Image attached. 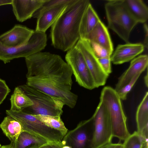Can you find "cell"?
Masks as SVG:
<instances>
[{
    "label": "cell",
    "instance_id": "obj_1",
    "mask_svg": "<svg viewBox=\"0 0 148 148\" xmlns=\"http://www.w3.org/2000/svg\"><path fill=\"white\" fill-rule=\"evenodd\" d=\"M25 58L27 69L26 84L71 108L75 107L78 96L71 91L72 71L60 56L40 52Z\"/></svg>",
    "mask_w": 148,
    "mask_h": 148
},
{
    "label": "cell",
    "instance_id": "obj_2",
    "mask_svg": "<svg viewBox=\"0 0 148 148\" xmlns=\"http://www.w3.org/2000/svg\"><path fill=\"white\" fill-rule=\"evenodd\" d=\"M90 3L88 0H71L52 25L50 37L56 48L68 51L80 38L79 29L83 15Z\"/></svg>",
    "mask_w": 148,
    "mask_h": 148
},
{
    "label": "cell",
    "instance_id": "obj_3",
    "mask_svg": "<svg viewBox=\"0 0 148 148\" xmlns=\"http://www.w3.org/2000/svg\"><path fill=\"white\" fill-rule=\"evenodd\" d=\"M100 98L105 106L111 125L113 137L124 141L131 134L127 128V118L123 111L121 100L114 89L110 86L103 88Z\"/></svg>",
    "mask_w": 148,
    "mask_h": 148
},
{
    "label": "cell",
    "instance_id": "obj_4",
    "mask_svg": "<svg viewBox=\"0 0 148 148\" xmlns=\"http://www.w3.org/2000/svg\"><path fill=\"white\" fill-rule=\"evenodd\" d=\"M105 8L108 27L129 43L131 32L138 23L129 11L124 0H108Z\"/></svg>",
    "mask_w": 148,
    "mask_h": 148
},
{
    "label": "cell",
    "instance_id": "obj_5",
    "mask_svg": "<svg viewBox=\"0 0 148 148\" xmlns=\"http://www.w3.org/2000/svg\"><path fill=\"white\" fill-rule=\"evenodd\" d=\"M6 112L21 123L23 131L40 136L49 142H61L67 133L55 128L45 121L23 111L7 110Z\"/></svg>",
    "mask_w": 148,
    "mask_h": 148
},
{
    "label": "cell",
    "instance_id": "obj_6",
    "mask_svg": "<svg viewBox=\"0 0 148 148\" xmlns=\"http://www.w3.org/2000/svg\"><path fill=\"white\" fill-rule=\"evenodd\" d=\"M19 87L33 103L22 111L33 115L61 116L62 115L64 105L60 101L27 84Z\"/></svg>",
    "mask_w": 148,
    "mask_h": 148
},
{
    "label": "cell",
    "instance_id": "obj_7",
    "mask_svg": "<svg viewBox=\"0 0 148 148\" xmlns=\"http://www.w3.org/2000/svg\"><path fill=\"white\" fill-rule=\"evenodd\" d=\"M45 32L35 30L25 45L16 47H6L0 42V60L5 64L15 58H25L44 49L47 44Z\"/></svg>",
    "mask_w": 148,
    "mask_h": 148
},
{
    "label": "cell",
    "instance_id": "obj_8",
    "mask_svg": "<svg viewBox=\"0 0 148 148\" xmlns=\"http://www.w3.org/2000/svg\"><path fill=\"white\" fill-rule=\"evenodd\" d=\"M71 0H47L34 14L37 18L36 30L45 32L56 21Z\"/></svg>",
    "mask_w": 148,
    "mask_h": 148
},
{
    "label": "cell",
    "instance_id": "obj_9",
    "mask_svg": "<svg viewBox=\"0 0 148 148\" xmlns=\"http://www.w3.org/2000/svg\"><path fill=\"white\" fill-rule=\"evenodd\" d=\"M92 117L94 130L93 148H99L111 143L113 137L111 125L105 106L101 100Z\"/></svg>",
    "mask_w": 148,
    "mask_h": 148
},
{
    "label": "cell",
    "instance_id": "obj_10",
    "mask_svg": "<svg viewBox=\"0 0 148 148\" xmlns=\"http://www.w3.org/2000/svg\"><path fill=\"white\" fill-rule=\"evenodd\" d=\"M65 58L72 70L76 82L80 86L89 90L95 88L93 79L85 61L75 46L67 51Z\"/></svg>",
    "mask_w": 148,
    "mask_h": 148
},
{
    "label": "cell",
    "instance_id": "obj_11",
    "mask_svg": "<svg viewBox=\"0 0 148 148\" xmlns=\"http://www.w3.org/2000/svg\"><path fill=\"white\" fill-rule=\"evenodd\" d=\"M93 138L92 116L80 122L75 129L67 133L62 140L70 148H93Z\"/></svg>",
    "mask_w": 148,
    "mask_h": 148
},
{
    "label": "cell",
    "instance_id": "obj_12",
    "mask_svg": "<svg viewBox=\"0 0 148 148\" xmlns=\"http://www.w3.org/2000/svg\"><path fill=\"white\" fill-rule=\"evenodd\" d=\"M75 46L85 61L93 79L95 88L104 85L109 75L103 69L89 41L79 39Z\"/></svg>",
    "mask_w": 148,
    "mask_h": 148
},
{
    "label": "cell",
    "instance_id": "obj_13",
    "mask_svg": "<svg viewBox=\"0 0 148 148\" xmlns=\"http://www.w3.org/2000/svg\"><path fill=\"white\" fill-rule=\"evenodd\" d=\"M34 31L26 26L16 25L0 36V42L9 47L21 46L27 43Z\"/></svg>",
    "mask_w": 148,
    "mask_h": 148
},
{
    "label": "cell",
    "instance_id": "obj_14",
    "mask_svg": "<svg viewBox=\"0 0 148 148\" xmlns=\"http://www.w3.org/2000/svg\"><path fill=\"white\" fill-rule=\"evenodd\" d=\"M47 0H12L11 5L16 19L23 22L33 16L34 14Z\"/></svg>",
    "mask_w": 148,
    "mask_h": 148
},
{
    "label": "cell",
    "instance_id": "obj_15",
    "mask_svg": "<svg viewBox=\"0 0 148 148\" xmlns=\"http://www.w3.org/2000/svg\"><path fill=\"white\" fill-rule=\"evenodd\" d=\"M148 56L140 55L131 61L128 68L118 78L115 90L117 92L129 83L137 74L140 73L148 67Z\"/></svg>",
    "mask_w": 148,
    "mask_h": 148
},
{
    "label": "cell",
    "instance_id": "obj_16",
    "mask_svg": "<svg viewBox=\"0 0 148 148\" xmlns=\"http://www.w3.org/2000/svg\"><path fill=\"white\" fill-rule=\"evenodd\" d=\"M144 48L143 44L140 43L119 45L111 56V62L115 64L128 62L142 53Z\"/></svg>",
    "mask_w": 148,
    "mask_h": 148
},
{
    "label": "cell",
    "instance_id": "obj_17",
    "mask_svg": "<svg viewBox=\"0 0 148 148\" xmlns=\"http://www.w3.org/2000/svg\"><path fill=\"white\" fill-rule=\"evenodd\" d=\"M86 40L99 45L105 48L111 56L112 55L113 44L107 28L101 20L90 32Z\"/></svg>",
    "mask_w": 148,
    "mask_h": 148
},
{
    "label": "cell",
    "instance_id": "obj_18",
    "mask_svg": "<svg viewBox=\"0 0 148 148\" xmlns=\"http://www.w3.org/2000/svg\"><path fill=\"white\" fill-rule=\"evenodd\" d=\"M48 142L40 136L23 131L14 141L5 146L8 148H39Z\"/></svg>",
    "mask_w": 148,
    "mask_h": 148
},
{
    "label": "cell",
    "instance_id": "obj_19",
    "mask_svg": "<svg viewBox=\"0 0 148 148\" xmlns=\"http://www.w3.org/2000/svg\"><path fill=\"white\" fill-rule=\"evenodd\" d=\"M100 20L90 3L81 19L79 29V39L87 40L90 32Z\"/></svg>",
    "mask_w": 148,
    "mask_h": 148
},
{
    "label": "cell",
    "instance_id": "obj_20",
    "mask_svg": "<svg viewBox=\"0 0 148 148\" xmlns=\"http://www.w3.org/2000/svg\"><path fill=\"white\" fill-rule=\"evenodd\" d=\"M137 131L146 139L148 138V92H147L138 106L136 112Z\"/></svg>",
    "mask_w": 148,
    "mask_h": 148
},
{
    "label": "cell",
    "instance_id": "obj_21",
    "mask_svg": "<svg viewBox=\"0 0 148 148\" xmlns=\"http://www.w3.org/2000/svg\"><path fill=\"white\" fill-rule=\"evenodd\" d=\"M129 11L138 23H145L148 18V8L141 0H124Z\"/></svg>",
    "mask_w": 148,
    "mask_h": 148
},
{
    "label": "cell",
    "instance_id": "obj_22",
    "mask_svg": "<svg viewBox=\"0 0 148 148\" xmlns=\"http://www.w3.org/2000/svg\"><path fill=\"white\" fill-rule=\"evenodd\" d=\"M0 127L11 142L14 141L23 131L21 123L12 116L8 115L0 124Z\"/></svg>",
    "mask_w": 148,
    "mask_h": 148
},
{
    "label": "cell",
    "instance_id": "obj_23",
    "mask_svg": "<svg viewBox=\"0 0 148 148\" xmlns=\"http://www.w3.org/2000/svg\"><path fill=\"white\" fill-rule=\"evenodd\" d=\"M10 100L11 107L10 110L13 111H22L33 104L31 99L19 86L15 88Z\"/></svg>",
    "mask_w": 148,
    "mask_h": 148
},
{
    "label": "cell",
    "instance_id": "obj_24",
    "mask_svg": "<svg viewBox=\"0 0 148 148\" xmlns=\"http://www.w3.org/2000/svg\"><path fill=\"white\" fill-rule=\"evenodd\" d=\"M123 148H147L148 140L135 131L124 141Z\"/></svg>",
    "mask_w": 148,
    "mask_h": 148
},
{
    "label": "cell",
    "instance_id": "obj_25",
    "mask_svg": "<svg viewBox=\"0 0 148 148\" xmlns=\"http://www.w3.org/2000/svg\"><path fill=\"white\" fill-rule=\"evenodd\" d=\"M141 74L139 73L137 74L129 83L116 92L121 100H124L126 99L127 94L131 90Z\"/></svg>",
    "mask_w": 148,
    "mask_h": 148
},
{
    "label": "cell",
    "instance_id": "obj_26",
    "mask_svg": "<svg viewBox=\"0 0 148 148\" xmlns=\"http://www.w3.org/2000/svg\"><path fill=\"white\" fill-rule=\"evenodd\" d=\"M92 49L98 59L111 57L108 51L104 47L92 42H90Z\"/></svg>",
    "mask_w": 148,
    "mask_h": 148
},
{
    "label": "cell",
    "instance_id": "obj_27",
    "mask_svg": "<svg viewBox=\"0 0 148 148\" xmlns=\"http://www.w3.org/2000/svg\"><path fill=\"white\" fill-rule=\"evenodd\" d=\"M10 92L5 81L0 79V105Z\"/></svg>",
    "mask_w": 148,
    "mask_h": 148
},
{
    "label": "cell",
    "instance_id": "obj_28",
    "mask_svg": "<svg viewBox=\"0 0 148 148\" xmlns=\"http://www.w3.org/2000/svg\"><path fill=\"white\" fill-rule=\"evenodd\" d=\"M111 57L99 58V61L104 71L108 75L112 72Z\"/></svg>",
    "mask_w": 148,
    "mask_h": 148
},
{
    "label": "cell",
    "instance_id": "obj_29",
    "mask_svg": "<svg viewBox=\"0 0 148 148\" xmlns=\"http://www.w3.org/2000/svg\"><path fill=\"white\" fill-rule=\"evenodd\" d=\"M39 148H70L65 145L64 142L62 140L60 142H48L44 145Z\"/></svg>",
    "mask_w": 148,
    "mask_h": 148
},
{
    "label": "cell",
    "instance_id": "obj_30",
    "mask_svg": "<svg viewBox=\"0 0 148 148\" xmlns=\"http://www.w3.org/2000/svg\"><path fill=\"white\" fill-rule=\"evenodd\" d=\"M99 148H123V144L112 143L106 144Z\"/></svg>",
    "mask_w": 148,
    "mask_h": 148
},
{
    "label": "cell",
    "instance_id": "obj_31",
    "mask_svg": "<svg viewBox=\"0 0 148 148\" xmlns=\"http://www.w3.org/2000/svg\"><path fill=\"white\" fill-rule=\"evenodd\" d=\"M144 31L145 33V37L144 41V44H143L144 47H145L147 49L148 48V27L147 25L145 24L144 25Z\"/></svg>",
    "mask_w": 148,
    "mask_h": 148
},
{
    "label": "cell",
    "instance_id": "obj_32",
    "mask_svg": "<svg viewBox=\"0 0 148 148\" xmlns=\"http://www.w3.org/2000/svg\"><path fill=\"white\" fill-rule=\"evenodd\" d=\"M12 0H0V6L11 4Z\"/></svg>",
    "mask_w": 148,
    "mask_h": 148
},
{
    "label": "cell",
    "instance_id": "obj_33",
    "mask_svg": "<svg viewBox=\"0 0 148 148\" xmlns=\"http://www.w3.org/2000/svg\"><path fill=\"white\" fill-rule=\"evenodd\" d=\"M147 69V72L146 74L144 77V81L145 84L147 87H148V69Z\"/></svg>",
    "mask_w": 148,
    "mask_h": 148
},
{
    "label": "cell",
    "instance_id": "obj_34",
    "mask_svg": "<svg viewBox=\"0 0 148 148\" xmlns=\"http://www.w3.org/2000/svg\"><path fill=\"white\" fill-rule=\"evenodd\" d=\"M1 148H8L6 147L5 145L2 146Z\"/></svg>",
    "mask_w": 148,
    "mask_h": 148
},
{
    "label": "cell",
    "instance_id": "obj_35",
    "mask_svg": "<svg viewBox=\"0 0 148 148\" xmlns=\"http://www.w3.org/2000/svg\"><path fill=\"white\" fill-rule=\"evenodd\" d=\"M1 144H0V148H1Z\"/></svg>",
    "mask_w": 148,
    "mask_h": 148
},
{
    "label": "cell",
    "instance_id": "obj_36",
    "mask_svg": "<svg viewBox=\"0 0 148 148\" xmlns=\"http://www.w3.org/2000/svg\"></svg>",
    "mask_w": 148,
    "mask_h": 148
}]
</instances>
